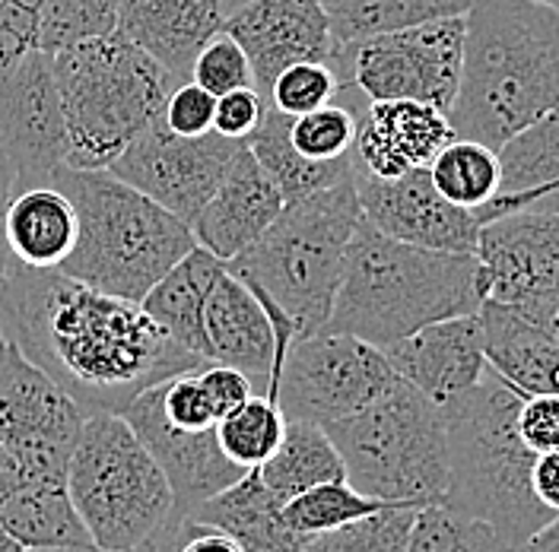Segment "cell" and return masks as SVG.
Wrapping results in <instances>:
<instances>
[{
    "mask_svg": "<svg viewBox=\"0 0 559 552\" xmlns=\"http://www.w3.org/2000/svg\"><path fill=\"white\" fill-rule=\"evenodd\" d=\"M353 181L362 219L372 223L388 239L432 251L477 254V239L484 226L480 216L474 209L454 207L452 201H445L432 184L429 169L379 178L356 169L353 163Z\"/></svg>",
    "mask_w": 559,
    "mask_h": 552,
    "instance_id": "9a60e30c",
    "label": "cell"
},
{
    "mask_svg": "<svg viewBox=\"0 0 559 552\" xmlns=\"http://www.w3.org/2000/svg\"><path fill=\"white\" fill-rule=\"evenodd\" d=\"M0 552H26V550H23V547H20V543H16V540H13L10 533H7V530L0 527Z\"/></svg>",
    "mask_w": 559,
    "mask_h": 552,
    "instance_id": "816d5d0a",
    "label": "cell"
},
{
    "mask_svg": "<svg viewBox=\"0 0 559 552\" xmlns=\"http://www.w3.org/2000/svg\"><path fill=\"white\" fill-rule=\"evenodd\" d=\"M0 149L16 169V191L51 184L68 166L70 140L51 55L33 48L0 76Z\"/></svg>",
    "mask_w": 559,
    "mask_h": 552,
    "instance_id": "5bb4252c",
    "label": "cell"
},
{
    "mask_svg": "<svg viewBox=\"0 0 559 552\" xmlns=\"http://www.w3.org/2000/svg\"><path fill=\"white\" fill-rule=\"evenodd\" d=\"M509 552H559V515L547 520L537 533H531L522 547Z\"/></svg>",
    "mask_w": 559,
    "mask_h": 552,
    "instance_id": "681fc988",
    "label": "cell"
},
{
    "mask_svg": "<svg viewBox=\"0 0 559 552\" xmlns=\"http://www.w3.org/2000/svg\"><path fill=\"white\" fill-rule=\"evenodd\" d=\"M384 356L401 379L411 381L442 407L477 387L487 375L489 362L480 311L429 324L397 344L384 346Z\"/></svg>",
    "mask_w": 559,
    "mask_h": 552,
    "instance_id": "d6986e66",
    "label": "cell"
},
{
    "mask_svg": "<svg viewBox=\"0 0 559 552\" xmlns=\"http://www.w3.org/2000/svg\"><path fill=\"white\" fill-rule=\"evenodd\" d=\"M181 515L229 533L245 552H302L312 540L286 524L283 502L264 485L258 467Z\"/></svg>",
    "mask_w": 559,
    "mask_h": 552,
    "instance_id": "cb8c5ba5",
    "label": "cell"
},
{
    "mask_svg": "<svg viewBox=\"0 0 559 552\" xmlns=\"http://www.w3.org/2000/svg\"><path fill=\"white\" fill-rule=\"evenodd\" d=\"M198 372H201V381H204V387H207L210 394V404H213V410H216L219 419L229 416L233 410H239L245 400L254 397V384L239 369H233V365H223V362L210 359Z\"/></svg>",
    "mask_w": 559,
    "mask_h": 552,
    "instance_id": "f6af8a7d",
    "label": "cell"
},
{
    "mask_svg": "<svg viewBox=\"0 0 559 552\" xmlns=\"http://www.w3.org/2000/svg\"><path fill=\"white\" fill-rule=\"evenodd\" d=\"M388 502H379L372 495H362L359 489H353L347 480H334V483H321L314 489L299 492L296 499H289L283 505V518L293 530L314 537L334 527H344L349 520L366 518L382 512Z\"/></svg>",
    "mask_w": 559,
    "mask_h": 552,
    "instance_id": "d590c367",
    "label": "cell"
},
{
    "mask_svg": "<svg viewBox=\"0 0 559 552\" xmlns=\"http://www.w3.org/2000/svg\"><path fill=\"white\" fill-rule=\"evenodd\" d=\"M397 381L384 349L349 334L318 331L289 344L271 400L286 419L328 425L366 410Z\"/></svg>",
    "mask_w": 559,
    "mask_h": 552,
    "instance_id": "8fae6325",
    "label": "cell"
},
{
    "mask_svg": "<svg viewBox=\"0 0 559 552\" xmlns=\"http://www.w3.org/2000/svg\"><path fill=\"white\" fill-rule=\"evenodd\" d=\"M251 61L254 89L267 99L280 73L299 61L334 58V35L324 0H251L223 23ZM271 105V103H267Z\"/></svg>",
    "mask_w": 559,
    "mask_h": 552,
    "instance_id": "2e32d148",
    "label": "cell"
},
{
    "mask_svg": "<svg viewBox=\"0 0 559 552\" xmlns=\"http://www.w3.org/2000/svg\"><path fill=\"white\" fill-rule=\"evenodd\" d=\"M464 16L432 20L414 29L337 45L331 68L341 86H356L369 103L414 99L449 115L461 83Z\"/></svg>",
    "mask_w": 559,
    "mask_h": 552,
    "instance_id": "30bf717a",
    "label": "cell"
},
{
    "mask_svg": "<svg viewBox=\"0 0 559 552\" xmlns=\"http://www.w3.org/2000/svg\"><path fill=\"white\" fill-rule=\"evenodd\" d=\"M362 219L356 181L286 201L271 229L226 267L286 314L296 340L324 331L344 276L349 239Z\"/></svg>",
    "mask_w": 559,
    "mask_h": 552,
    "instance_id": "8992f818",
    "label": "cell"
},
{
    "mask_svg": "<svg viewBox=\"0 0 559 552\" xmlns=\"http://www.w3.org/2000/svg\"><path fill=\"white\" fill-rule=\"evenodd\" d=\"M204 334L213 362L239 369L254 384V394L271 397L277 381L280 352L277 327L261 299L229 267L213 283L204 305Z\"/></svg>",
    "mask_w": 559,
    "mask_h": 552,
    "instance_id": "ffe728a7",
    "label": "cell"
},
{
    "mask_svg": "<svg viewBox=\"0 0 559 552\" xmlns=\"http://www.w3.org/2000/svg\"><path fill=\"white\" fill-rule=\"evenodd\" d=\"M13 194H16V169L7 159V153L0 149V286L10 274V264H13V254H10L7 236H3V219H7V207H10Z\"/></svg>",
    "mask_w": 559,
    "mask_h": 552,
    "instance_id": "c3c4849f",
    "label": "cell"
},
{
    "mask_svg": "<svg viewBox=\"0 0 559 552\" xmlns=\"http://www.w3.org/2000/svg\"><path fill=\"white\" fill-rule=\"evenodd\" d=\"M522 400V391L487 369L477 387L442 404L449 425V492L442 505L487 520L509 550L557 518L531 485L537 454L519 435Z\"/></svg>",
    "mask_w": 559,
    "mask_h": 552,
    "instance_id": "277c9868",
    "label": "cell"
},
{
    "mask_svg": "<svg viewBox=\"0 0 559 552\" xmlns=\"http://www.w3.org/2000/svg\"><path fill=\"white\" fill-rule=\"evenodd\" d=\"M150 547L156 552H245L229 533L210 524H198L181 512L166 524V530Z\"/></svg>",
    "mask_w": 559,
    "mask_h": 552,
    "instance_id": "7bdbcfd3",
    "label": "cell"
},
{
    "mask_svg": "<svg viewBox=\"0 0 559 552\" xmlns=\"http://www.w3.org/2000/svg\"><path fill=\"white\" fill-rule=\"evenodd\" d=\"M118 26V0H45L38 13V48L58 55L64 48L105 38Z\"/></svg>",
    "mask_w": 559,
    "mask_h": 552,
    "instance_id": "74e56055",
    "label": "cell"
},
{
    "mask_svg": "<svg viewBox=\"0 0 559 552\" xmlns=\"http://www.w3.org/2000/svg\"><path fill=\"white\" fill-rule=\"evenodd\" d=\"M423 505H384L382 512L314 533L302 552H404Z\"/></svg>",
    "mask_w": 559,
    "mask_h": 552,
    "instance_id": "8d00e7d4",
    "label": "cell"
},
{
    "mask_svg": "<svg viewBox=\"0 0 559 552\" xmlns=\"http://www.w3.org/2000/svg\"><path fill=\"white\" fill-rule=\"evenodd\" d=\"M242 146V140H229L216 131L181 137L159 115L115 156L108 172L191 226Z\"/></svg>",
    "mask_w": 559,
    "mask_h": 552,
    "instance_id": "4fadbf2b",
    "label": "cell"
},
{
    "mask_svg": "<svg viewBox=\"0 0 559 552\" xmlns=\"http://www.w3.org/2000/svg\"><path fill=\"white\" fill-rule=\"evenodd\" d=\"M477 257L492 302L515 305L559 292V209L524 207L492 216L480 226Z\"/></svg>",
    "mask_w": 559,
    "mask_h": 552,
    "instance_id": "e0dca14e",
    "label": "cell"
},
{
    "mask_svg": "<svg viewBox=\"0 0 559 552\" xmlns=\"http://www.w3.org/2000/svg\"><path fill=\"white\" fill-rule=\"evenodd\" d=\"M283 207L286 197L280 194L277 181L264 172L254 153L242 146L213 197L191 223V232L201 248L229 264L271 229Z\"/></svg>",
    "mask_w": 559,
    "mask_h": 552,
    "instance_id": "44dd1931",
    "label": "cell"
},
{
    "mask_svg": "<svg viewBox=\"0 0 559 552\" xmlns=\"http://www.w3.org/2000/svg\"><path fill=\"white\" fill-rule=\"evenodd\" d=\"M337 93H341V80H337V73H334L331 64H324V61H299V64L283 70L274 80L267 103H271V108L283 111V115L296 118V115H306L312 108L328 105Z\"/></svg>",
    "mask_w": 559,
    "mask_h": 552,
    "instance_id": "f35d334b",
    "label": "cell"
},
{
    "mask_svg": "<svg viewBox=\"0 0 559 552\" xmlns=\"http://www.w3.org/2000/svg\"><path fill=\"white\" fill-rule=\"evenodd\" d=\"M334 48L372 35L414 29L432 20L464 16L471 0H324Z\"/></svg>",
    "mask_w": 559,
    "mask_h": 552,
    "instance_id": "4dcf8cb0",
    "label": "cell"
},
{
    "mask_svg": "<svg viewBox=\"0 0 559 552\" xmlns=\"http://www.w3.org/2000/svg\"><path fill=\"white\" fill-rule=\"evenodd\" d=\"M223 0H118L115 33L178 80H191L201 48L223 33Z\"/></svg>",
    "mask_w": 559,
    "mask_h": 552,
    "instance_id": "603a6c76",
    "label": "cell"
},
{
    "mask_svg": "<svg viewBox=\"0 0 559 552\" xmlns=\"http://www.w3.org/2000/svg\"><path fill=\"white\" fill-rule=\"evenodd\" d=\"M366 105H369V99L356 86L344 83L341 93L328 105L289 118V140H293V146L306 159H314V163L349 159L353 146H356L359 118H362Z\"/></svg>",
    "mask_w": 559,
    "mask_h": 552,
    "instance_id": "d6a6232c",
    "label": "cell"
},
{
    "mask_svg": "<svg viewBox=\"0 0 559 552\" xmlns=\"http://www.w3.org/2000/svg\"><path fill=\"white\" fill-rule=\"evenodd\" d=\"M29 552H108V550H99V547H70V550H29ZM131 552H156L153 547H140V550H131Z\"/></svg>",
    "mask_w": 559,
    "mask_h": 552,
    "instance_id": "f907efd6",
    "label": "cell"
},
{
    "mask_svg": "<svg viewBox=\"0 0 559 552\" xmlns=\"http://www.w3.org/2000/svg\"><path fill=\"white\" fill-rule=\"evenodd\" d=\"M454 137L449 115L436 105L414 99L369 103L359 118L353 163L362 172L397 178L414 169H429L439 149Z\"/></svg>",
    "mask_w": 559,
    "mask_h": 552,
    "instance_id": "7402d4cb",
    "label": "cell"
},
{
    "mask_svg": "<svg viewBox=\"0 0 559 552\" xmlns=\"http://www.w3.org/2000/svg\"><path fill=\"white\" fill-rule=\"evenodd\" d=\"M191 80L198 86H204L216 99L233 93V89H248L254 86V73H251V61L242 51V45L229 33H216L207 45L201 48L194 68H191Z\"/></svg>",
    "mask_w": 559,
    "mask_h": 552,
    "instance_id": "ab89813d",
    "label": "cell"
},
{
    "mask_svg": "<svg viewBox=\"0 0 559 552\" xmlns=\"http://www.w3.org/2000/svg\"><path fill=\"white\" fill-rule=\"evenodd\" d=\"M519 435L534 454L559 448V397L557 394H534L524 397L519 410Z\"/></svg>",
    "mask_w": 559,
    "mask_h": 552,
    "instance_id": "ee69618b",
    "label": "cell"
},
{
    "mask_svg": "<svg viewBox=\"0 0 559 552\" xmlns=\"http://www.w3.org/2000/svg\"><path fill=\"white\" fill-rule=\"evenodd\" d=\"M121 416L131 422L140 442L146 445V451L163 467V473L169 477L175 499H178V512H188L198 502H207L216 492L229 489L239 477L248 473L223 454L216 429L185 432V429L173 425L159 407L156 384L140 391L138 397L121 410Z\"/></svg>",
    "mask_w": 559,
    "mask_h": 552,
    "instance_id": "ac0fdd59",
    "label": "cell"
},
{
    "mask_svg": "<svg viewBox=\"0 0 559 552\" xmlns=\"http://www.w3.org/2000/svg\"><path fill=\"white\" fill-rule=\"evenodd\" d=\"M7 344H10V340H7V334H3V327H0V359H3V352H7Z\"/></svg>",
    "mask_w": 559,
    "mask_h": 552,
    "instance_id": "db71d44e",
    "label": "cell"
},
{
    "mask_svg": "<svg viewBox=\"0 0 559 552\" xmlns=\"http://www.w3.org/2000/svg\"><path fill=\"white\" fill-rule=\"evenodd\" d=\"M512 309L559 344V292L531 296V299H524V302H515Z\"/></svg>",
    "mask_w": 559,
    "mask_h": 552,
    "instance_id": "7dc6e473",
    "label": "cell"
},
{
    "mask_svg": "<svg viewBox=\"0 0 559 552\" xmlns=\"http://www.w3.org/2000/svg\"><path fill=\"white\" fill-rule=\"evenodd\" d=\"M559 103V13L534 0H471L454 134L499 149Z\"/></svg>",
    "mask_w": 559,
    "mask_h": 552,
    "instance_id": "3957f363",
    "label": "cell"
},
{
    "mask_svg": "<svg viewBox=\"0 0 559 552\" xmlns=\"http://www.w3.org/2000/svg\"><path fill=\"white\" fill-rule=\"evenodd\" d=\"M487 362L524 397L557 394L559 397V344L534 327L512 305L487 299L480 309Z\"/></svg>",
    "mask_w": 559,
    "mask_h": 552,
    "instance_id": "d4e9b609",
    "label": "cell"
},
{
    "mask_svg": "<svg viewBox=\"0 0 559 552\" xmlns=\"http://www.w3.org/2000/svg\"><path fill=\"white\" fill-rule=\"evenodd\" d=\"M496 153L502 166V188L499 197L477 213L480 223L524 209L540 194L559 188V103L506 140Z\"/></svg>",
    "mask_w": 559,
    "mask_h": 552,
    "instance_id": "83f0119b",
    "label": "cell"
},
{
    "mask_svg": "<svg viewBox=\"0 0 559 552\" xmlns=\"http://www.w3.org/2000/svg\"><path fill=\"white\" fill-rule=\"evenodd\" d=\"M267 108H271V105H267V99H264L254 86H248V89H233V93H226V96L216 99L213 131L223 134V137L242 140L245 143V140L261 128Z\"/></svg>",
    "mask_w": 559,
    "mask_h": 552,
    "instance_id": "b9f144b4",
    "label": "cell"
},
{
    "mask_svg": "<svg viewBox=\"0 0 559 552\" xmlns=\"http://www.w3.org/2000/svg\"><path fill=\"white\" fill-rule=\"evenodd\" d=\"M245 146L254 153V159L264 166V172L277 181L280 194L286 201L309 197V194H318L324 188H334V184L353 178V156L337 159V163L306 159L289 140V115H283L277 108H267L261 128L245 140Z\"/></svg>",
    "mask_w": 559,
    "mask_h": 552,
    "instance_id": "f546056e",
    "label": "cell"
},
{
    "mask_svg": "<svg viewBox=\"0 0 559 552\" xmlns=\"http://www.w3.org/2000/svg\"><path fill=\"white\" fill-rule=\"evenodd\" d=\"M245 3H251V0H223V10H226V16H229V13L242 10Z\"/></svg>",
    "mask_w": 559,
    "mask_h": 552,
    "instance_id": "f5cc1de1",
    "label": "cell"
},
{
    "mask_svg": "<svg viewBox=\"0 0 559 552\" xmlns=\"http://www.w3.org/2000/svg\"><path fill=\"white\" fill-rule=\"evenodd\" d=\"M58 184L76 207V244L58 267L108 296H143L198 244L191 226L140 194L108 169H58Z\"/></svg>",
    "mask_w": 559,
    "mask_h": 552,
    "instance_id": "5b68a950",
    "label": "cell"
},
{
    "mask_svg": "<svg viewBox=\"0 0 559 552\" xmlns=\"http://www.w3.org/2000/svg\"><path fill=\"white\" fill-rule=\"evenodd\" d=\"M213 111H216V96L198 86L194 80H181L166 99L163 121L181 137H201L213 131Z\"/></svg>",
    "mask_w": 559,
    "mask_h": 552,
    "instance_id": "60d3db41",
    "label": "cell"
},
{
    "mask_svg": "<svg viewBox=\"0 0 559 552\" xmlns=\"http://www.w3.org/2000/svg\"><path fill=\"white\" fill-rule=\"evenodd\" d=\"M404 552H509V547L487 520L432 502L417 512Z\"/></svg>",
    "mask_w": 559,
    "mask_h": 552,
    "instance_id": "e575fe53",
    "label": "cell"
},
{
    "mask_svg": "<svg viewBox=\"0 0 559 552\" xmlns=\"http://www.w3.org/2000/svg\"><path fill=\"white\" fill-rule=\"evenodd\" d=\"M226 271V261L210 254L207 248L194 244L169 274L163 276L146 296L143 311L188 352L210 359L207 334H204V305H207L210 289Z\"/></svg>",
    "mask_w": 559,
    "mask_h": 552,
    "instance_id": "4316f807",
    "label": "cell"
},
{
    "mask_svg": "<svg viewBox=\"0 0 559 552\" xmlns=\"http://www.w3.org/2000/svg\"><path fill=\"white\" fill-rule=\"evenodd\" d=\"M68 495L93 547L108 552L150 547L178 515L169 477L115 410L83 419L68 464Z\"/></svg>",
    "mask_w": 559,
    "mask_h": 552,
    "instance_id": "ba28073f",
    "label": "cell"
},
{
    "mask_svg": "<svg viewBox=\"0 0 559 552\" xmlns=\"http://www.w3.org/2000/svg\"><path fill=\"white\" fill-rule=\"evenodd\" d=\"M86 413L13 344L0 359V454L38 483L68 485Z\"/></svg>",
    "mask_w": 559,
    "mask_h": 552,
    "instance_id": "7c38bea8",
    "label": "cell"
},
{
    "mask_svg": "<svg viewBox=\"0 0 559 552\" xmlns=\"http://www.w3.org/2000/svg\"><path fill=\"white\" fill-rule=\"evenodd\" d=\"M0 327L86 416L121 413L140 391L210 362L175 344L140 302L108 296L58 267L10 264L0 286Z\"/></svg>",
    "mask_w": 559,
    "mask_h": 552,
    "instance_id": "6da1fadb",
    "label": "cell"
},
{
    "mask_svg": "<svg viewBox=\"0 0 559 552\" xmlns=\"http://www.w3.org/2000/svg\"><path fill=\"white\" fill-rule=\"evenodd\" d=\"M283 432H286V416L277 407V400L264 394H254L239 410L216 422L219 448L242 470L261 467L280 448Z\"/></svg>",
    "mask_w": 559,
    "mask_h": 552,
    "instance_id": "836d02e7",
    "label": "cell"
},
{
    "mask_svg": "<svg viewBox=\"0 0 559 552\" xmlns=\"http://www.w3.org/2000/svg\"><path fill=\"white\" fill-rule=\"evenodd\" d=\"M531 485H534L537 502L547 512L559 515V448L537 454L534 470H531Z\"/></svg>",
    "mask_w": 559,
    "mask_h": 552,
    "instance_id": "bcb514c9",
    "label": "cell"
},
{
    "mask_svg": "<svg viewBox=\"0 0 559 552\" xmlns=\"http://www.w3.org/2000/svg\"><path fill=\"white\" fill-rule=\"evenodd\" d=\"M534 3H544V7H550V10H557L559 13V0H534Z\"/></svg>",
    "mask_w": 559,
    "mask_h": 552,
    "instance_id": "11a10c76",
    "label": "cell"
},
{
    "mask_svg": "<svg viewBox=\"0 0 559 552\" xmlns=\"http://www.w3.org/2000/svg\"><path fill=\"white\" fill-rule=\"evenodd\" d=\"M429 175L445 201H452L454 207L474 209V213L492 204L502 188L499 153L480 140H449L439 149V156L429 163Z\"/></svg>",
    "mask_w": 559,
    "mask_h": 552,
    "instance_id": "1f68e13d",
    "label": "cell"
},
{
    "mask_svg": "<svg viewBox=\"0 0 559 552\" xmlns=\"http://www.w3.org/2000/svg\"><path fill=\"white\" fill-rule=\"evenodd\" d=\"M347 483L388 505H432L449 492L445 410L411 381H397L359 413L324 425Z\"/></svg>",
    "mask_w": 559,
    "mask_h": 552,
    "instance_id": "9c48e42d",
    "label": "cell"
},
{
    "mask_svg": "<svg viewBox=\"0 0 559 552\" xmlns=\"http://www.w3.org/2000/svg\"><path fill=\"white\" fill-rule=\"evenodd\" d=\"M76 207L58 184H35L13 194L3 236L16 264L33 271L61 267L76 244Z\"/></svg>",
    "mask_w": 559,
    "mask_h": 552,
    "instance_id": "484cf974",
    "label": "cell"
},
{
    "mask_svg": "<svg viewBox=\"0 0 559 552\" xmlns=\"http://www.w3.org/2000/svg\"><path fill=\"white\" fill-rule=\"evenodd\" d=\"M68 121L70 169H108L181 83L118 33L51 55Z\"/></svg>",
    "mask_w": 559,
    "mask_h": 552,
    "instance_id": "52a82bcc",
    "label": "cell"
},
{
    "mask_svg": "<svg viewBox=\"0 0 559 552\" xmlns=\"http://www.w3.org/2000/svg\"><path fill=\"white\" fill-rule=\"evenodd\" d=\"M264 485L286 505L299 492L321 483L347 480V467L328 429L306 419H286L280 448L258 467Z\"/></svg>",
    "mask_w": 559,
    "mask_h": 552,
    "instance_id": "f1b7e54d",
    "label": "cell"
},
{
    "mask_svg": "<svg viewBox=\"0 0 559 552\" xmlns=\"http://www.w3.org/2000/svg\"><path fill=\"white\" fill-rule=\"evenodd\" d=\"M487 299V271L477 254L397 242L359 219L324 331L384 349L429 324L477 314Z\"/></svg>",
    "mask_w": 559,
    "mask_h": 552,
    "instance_id": "7a4b0ae2",
    "label": "cell"
}]
</instances>
